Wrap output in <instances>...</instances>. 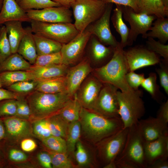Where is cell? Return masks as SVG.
Segmentation results:
<instances>
[{
    "instance_id": "1",
    "label": "cell",
    "mask_w": 168,
    "mask_h": 168,
    "mask_svg": "<svg viewBox=\"0 0 168 168\" xmlns=\"http://www.w3.org/2000/svg\"><path fill=\"white\" fill-rule=\"evenodd\" d=\"M124 48L119 44L115 47L114 54L106 64L92 70L93 75L102 83H108L120 91L128 92L134 90L128 85L125 78L129 72L124 54Z\"/></svg>"
},
{
    "instance_id": "2",
    "label": "cell",
    "mask_w": 168,
    "mask_h": 168,
    "mask_svg": "<svg viewBox=\"0 0 168 168\" xmlns=\"http://www.w3.org/2000/svg\"><path fill=\"white\" fill-rule=\"evenodd\" d=\"M79 119L84 132L96 142L124 128L119 117L107 118L83 107L80 111Z\"/></svg>"
},
{
    "instance_id": "3",
    "label": "cell",
    "mask_w": 168,
    "mask_h": 168,
    "mask_svg": "<svg viewBox=\"0 0 168 168\" xmlns=\"http://www.w3.org/2000/svg\"><path fill=\"white\" fill-rule=\"evenodd\" d=\"M26 98L30 109L32 122L59 113L73 97L67 91L51 94L35 90Z\"/></svg>"
},
{
    "instance_id": "4",
    "label": "cell",
    "mask_w": 168,
    "mask_h": 168,
    "mask_svg": "<svg viewBox=\"0 0 168 168\" xmlns=\"http://www.w3.org/2000/svg\"><path fill=\"white\" fill-rule=\"evenodd\" d=\"M142 91L133 90L128 92L118 91L119 114L124 128L138 123L145 114L144 103L142 97Z\"/></svg>"
},
{
    "instance_id": "5",
    "label": "cell",
    "mask_w": 168,
    "mask_h": 168,
    "mask_svg": "<svg viewBox=\"0 0 168 168\" xmlns=\"http://www.w3.org/2000/svg\"><path fill=\"white\" fill-rule=\"evenodd\" d=\"M144 142L138 123L129 127L124 147L115 161L128 162L136 168H147Z\"/></svg>"
},
{
    "instance_id": "6",
    "label": "cell",
    "mask_w": 168,
    "mask_h": 168,
    "mask_svg": "<svg viewBox=\"0 0 168 168\" xmlns=\"http://www.w3.org/2000/svg\"><path fill=\"white\" fill-rule=\"evenodd\" d=\"M107 3L103 0H75L71 7L74 24L79 32L98 20L105 12Z\"/></svg>"
},
{
    "instance_id": "7",
    "label": "cell",
    "mask_w": 168,
    "mask_h": 168,
    "mask_svg": "<svg viewBox=\"0 0 168 168\" xmlns=\"http://www.w3.org/2000/svg\"><path fill=\"white\" fill-rule=\"evenodd\" d=\"M30 22L33 33L62 44L68 43L79 33L74 25L72 23H50L32 20Z\"/></svg>"
},
{
    "instance_id": "8",
    "label": "cell",
    "mask_w": 168,
    "mask_h": 168,
    "mask_svg": "<svg viewBox=\"0 0 168 168\" xmlns=\"http://www.w3.org/2000/svg\"><path fill=\"white\" fill-rule=\"evenodd\" d=\"M121 6L123 17L130 26L127 46L132 45L139 35L143 38H147V32L151 30L153 21L157 17L154 15L137 13L129 7Z\"/></svg>"
},
{
    "instance_id": "9",
    "label": "cell",
    "mask_w": 168,
    "mask_h": 168,
    "mask_svg": "<svg viewBox=\"0 0 168 168\" xmlns=\"http://www.w3.org/2000/svg\"><path fill=\"white\" fill-rule=\"evenodd\" d=\"M103 84L93 110L107 118H120L117 96L118 88L109 84Z\"/></svg>"
},
{
    "instance_id": "10",
    "label": "cell",
    "mask_w": 168,
    "mask_h": 168,
    "mask_svg": "<svg viewBox=\"0 0 168 168\" xmlns=\"http://www.w3.org/2000/svg\"><path fill=\"white\" fill-rule=\"evenodd\" d=\"M124 54L129 72L159 64L158 55L142 46H136L124 50Z\"/></svg>"
},
{
    "instance_id": "11",
    "label": "cell",
    "mask_w": 168,
    "mask_h": 168,
    "mask_svg": "<svg viewBox=\"0 0 168 168\" xmlns=\"http://www.w3.org/2000/svg\"><path fill=\"white\" fill-rule=\"evenodd\" d=\"M5 128V142L9 145L34 136L32 123L29 120L15 116L1 118Z\"/></svg>"
},
{
    "instance_id": "12",
    "label": "cell",
    "mask_w": 168,
    "mask_h": 168,
    "mask_svg": "<svg viewBox=\"0 0 168 168\" xmlns=\"http://www.w3.org/2000/svg\"><path fill=\"white\" fill-rule=\"evenodd\" d=\"M91 35L86 28L68 43L62 44L60 51L62 63L68 66L78 61L82 55Z\"/></svg>"
},
{
    "instance_id": "13",
    "label": "cell",
    "mask_w": 168,
    "mask_h": 168,
    "mask_svg": "<svg viewBox=\"0 0 168 168\" xmlns=\"http://www.w3.org/2000/svg\"><path fill=\"white\" fill-rule=\"evenodd\" d=\"M128 128H124L99 142L101 157L106 163L115 160L124 145Z\"/></svg>"
},
{
    "instance_id": "14",
    "label": "cell",
    "mask_w": 168,
    "mask_h": 168,
    "mask_svg": "<svg viewBox=\"0 0 168 168\" xmlns=\"http://www.w3.org/2000/svg\"><path fill=\"white\" fill-rule=\"evenodd\" d=\"M26 12L31 20L50 23H71L72 21L71 11L62 6L30 9Z\"/></svg>"
},
{
    "instance_id": "15",
    "label": "cell",
    "mask_w": 168,
    "mask_h": 168,
    "mask_svg": "<svg viewBox=\"0 0 168 168\" xmlns=\"http://www.w3.org/2000/svg\"><path fill=\"white\" fill-rule=\"evenodd\" d=\"M113 3H107L102 15L87 29L104 45L116 47L119 43L112 34L110 26V19Z\"/></svg>"
},
{
    "instance_id": "16",
    "label": "cell",
    "mask_w": 168,
    "mask_h": 168,
    "mask_svg": "<svg viewBox=\"0 0 168 168\" xmlns=\"http://www.w3.org/2000/svg\"><path fill=\"white\" fill-rule=\"evenodd\" d=\"M86 79L75 95L82 107L94 110L103 84L94 75Z\"/></svg>"
},
{
    "instance_id": "17",
    "label": "cell",
    "mask_w": 168,
    "mask_h": 168,
    "mask_svg": "<svg viewBox=\"0 0 168 168\" xmlns=\"http://www.w3.org/2000/svg\"><path fill=\"white\" fill-rule=\"evenodd\" d=\"M93 70L89 59H83L75 66L68 69L65 76L67 92L73 97L82 83Z\"/></svg>"
},
{
    "instance_id": "18",
    "label": "cell",
    "mask_w": 168,
    "mask_h": 168,
    "mask_svg": "<svg viewBox=\"0 0 168 168\" xmlns=\"http://www.w3.org/2000/svg\"><path fill=\"white\" fill-rule=\"evenodd\" d=\"M138 124L144 142L154 140L168 134V124L156 117L140 119Z\"/></svg>"
},
{
    "instance_id": "19",
    "label": "cell",
    "mask_w": 168,
    "mask_h": 168,
    "mask_svg": "<svg viewBox=\"0 0 168 168\" xmlns=\"http://www.w3.org/2000/svg\"><path fill=\"white\" fill-rule=\"evenodd\" d=\"M144 149L148 166L159 159L168 160V134L154 140L144 142Z\"/></svg>"
},
{
    "instance_id": "20",
    "label": "cell",
    "mask_w": 168,
    "mask_h": 168,
    "mask_svg": "<svg viewBox=\"0 0 168 168\" xmlns=\"http://www.w3.org/2000/svg\"><path fill=\"white\" fill-rule=\"evenodd\" d=\"M68 66L63 63L43 67L31 65L27 70L33 81H39L50 78L65 76Z\"/></svg>"
},
{
    "instance_id": "21",
    "label": "cell",
    "mask_w": 168,
    "mask_h": 168,
    "mask_svg": "<svg viewBox=\"0 0 168 168\" xmlns=\"http://www.w3.org/2000/svg\"><path fill=\"white\" fill-rule=\"evenodd\" d=\"M14 21L30 22L31 20L16 0H3L0 11V26Z\"/></svg>"
},
{
    "instance_id": "22",
    "label": "cell",
    "mask_w": 168,
    "mask_h": 168,
    "mask_svg": "<svg viewBox=\"0 0 168 168\" xmlns=\"http://www.w3.org/2000/svg\"><path fill=\"white\" fill-rule=\"evenodd\" d=\"M25 29V34L19 44L17 53L33 65L38 56L36 46L30 27Z\"/></svg>"
},
{
    "instance_id": "23",
    "label": "cell",
    "mask_w": 168,
    "mask_h": 168,
    "mask_svg": "<svg viewBox=\"0 0 168 168\" xmlns=\"http://www.w3.org/2000/svg\"><path fill=\"white\" fill-rule=\"evenodd\" d=\"M115 48L110 46L106 47L96 37H93L91 42V50L94 61L100 67L103 66L111 58Z\"/></svg>"
},
{
    "instance_id": "24",
    "label": "cell",
    "mask_w": 168,
    "mask_h": 168,
    "mask_svg": "<svg viewBox=\"0 0 168 168\" xmlns=\"http://www.w3.org/2000/svg\"><path fill=\"white\" fill-rule=\"evenodd\" d=\"M22 22L10 21L4 24L11 46L12 54L17 53L20 42L26 33Z\"/></svg>"
},
{
    "instance_id": "25",
    "label": "cell",
    "mask_w": 168,
    "mask_h": 168,
    "mask_svg": "<svg viewBox=\"0 0 168 168\" xmlns=\"http://www.w3.org/2000/svg\"><path fill=\"white\" fill-rule=\"evenodd\" d=\"M137 6L138 13L154 15L157 18L168 16L161 0H138Z\"/></svg>"
},
{
    "instance_id": "26",
    "label": "cell",
    "mask_w": 168,
    "mask_h": 168,
    "mask_svg": "<svg viewBox=\"0 0 168 168\" xmlns=\"http://www.w3.org/2000/svg\"><path fill=\"white\" fill-rule=\"evenodd\" d=\"M38 82L36 91L51 94L67 91L65 76L55 77Z\"/></svg>"
},
{
    "instance_id": "27",
    "label": "cell",
    "mask_w": 168,
    "mask_h": 168,
    "mask_svg": "<svg viewBox=\"0 0 168 168\" xmlns=\"http://www.w3.org/2000/svg\"><path fill=\"white\" fill-rule=\"evenodd\" d=\"M122 16L121 5L116 4V7L113 10L111 20L116 31L120 36L121 40L120 44L124 48L127 46L130 29L124 22Z\"/></svg>"
},
{
    "instance_id": "28",
    "label": "cell",
    "mask_w": 168,
    "mask_h": 168,
    "mask_svg": "<svg viewBox=\"0 0 168 168\" xmlns=\"http://www.w3.org/2000/svg\"><path fill=\"white\" fill-rule=\"evenodd\" d=\"M31 65L17 53L12 54L0 63V73L7 71H27Z\"/></svg>"
},
{
    "instance_id": "29",
    "label": "cell",
    "mask_w": 168,
    "mask_h": 168,
    "mask_svg": "<svg viewBox=\"0 0 168 168\" xmlns=\"http://www.w3.org/2000/svg\"><path fill=\"white\" fill-rule=\"evenodd\" d=\"M33 37L38 55L60 52L62 44L52 39L35 34Z\"/></svg>"
},
{
    "instance_id": "30",
    "label": "cell",
    "mask_w": 168,
    "mask_h": 168,
    "mask_svg": "<svg viewBox=\"0 0 168 168\" xmlns=\"http://www.w3.org/2000/svg\"><path fill=\"white\" fill-rule=\"evenodd\" d=\"M149 31L147 33V38H157L159 41L165 44L168 40V18H157Z\"/></svg>"
},
{
    "instance_id": "31",
    "label": "cell",
    "mask_w": 168,
    "mask_h": 168,
    "mask_svg": "<svg viewBox=\"0 0 168 168\" xmlns=\"http://www.w3.org/2000/svg\"><path fill=\"white\" fill-rule=\"evenodd\" d=\"M156 80V74L151 72L147 78H145L141 86L150 94L152 99L161 104L165 97L160 91Z\"/></svg>"
},
{
    "instance_id": "32",
    "label": "cell",
    "mask_w": 168,
    "mask_h": 168,
    "mask_svg": "<svg viewBox=\"0 0 168 168\" xmlns=\"http://www.w3.org/2000/svg\"><path fill=\"white\" fill-rule=\"evenodd\" d=\"M53 136L66 138L69 123L58 114L46 118Z\"/></svg>"
},
{
    "instance_id": "33",
    "label": "cell",
    "mask_w": 168,
    "mask_h": 168,
    "mask_svg": "<svg viewBox=\"0 0 168 168\" xmlns=\"http://www.w3.org/2000/svg\"><path fill=\"white\" fill-rule=\"evenodd\" d=\"M72 98L58 113L69 123L79 120L82 107L75 95Z\"/></svg>"
},
{
    "instance_id": "34",
    "label": "cell",
    "mask_w": 168,
    "mask_h": 168,
    "mask_svg": "<svg viewBox=\"0 0 168 168\" xmlns=\"http://www.w3.org/2000/svg\"><path fill=\"white\" fill-rule=\"evenodd\" d=\"M32 80L30 74L27 71H7L0 73V81L2 87L6 88L17 82Z\"/></svg>"
},
{
    "instance_id": "35",
    "label": "cell",
    "mask_w": 168,
    "mask_h": 168,
    "mask_svg": "<svg viewBox=\"0 0 168 168\" xmlns=\"http://www.w3.org/2000/svg\"><path fill=\"white\" fill-rule=\"evenodd\" d=\"M81 127L78 120L69 123L66 138L67 152L71 153L75 150L80 137Z\"/></svg>"
},
{
    "instance_id": "36",
    "label": "cell",
    "mask_w": 168,
    "mask_h": 168,
    "mask_svg": "<svg viewBox=\"0 0 168 168\" xmlns=\"http://www.w3.org/2000/svg\"><path fill=\"white\" fill-rule=\"evenodd\" d=\"M38 83L35 81H25L17 82L6 88L19 96L26 97L35 90Z\"/></svg>"
},
{
    "instance_id": "37",
    "label": "cell",
    "mask_w": 168,
    "mask_h": 168,
    "mask_svg": "<svg viewBox=\"0 0 168 168\" xmlns=\"http://www.w3.org/2000/svg\"><path fill=\"white\" fill-rule=\"evenodd\" d=\"M18 3L25 12L30 9H41L48 7L61 6L51 0H20Z\"/></svg>"
},
{
    "instance_id": "38",
    "label": "cell",
    "mask_w": 168,
    "mask_h": 168,
    "mask_svg": "<svg viewBox=\"0 0 168 168\" xmlns=\"http://www.w3.org/2000/svg\"><path fill=\"white\" fill-rule=\"evenodd\" d=\"M43 144L52 152L67 153L66 141L63 138L51 135L41 140Z\"/></svg>"
},
{
    "instance_id": "39",
    "label": "cell",
    "mask_w": 168,
    "mask_h": 168,
    "mask_svg": "<svg viewBox=\"0 0 168 168\" xmlns=\"http://www.w3.org/2000/svg\"><path fill=\"white\" fill-rule=\"evenodd\" d=\"M31 123L34 136L41 140L52 135L46 118L37 119Z\"/></svg>"
},
{
    "instance_id": "40",
    "label": "cell",
    "mask_w": 168,
    "mask_h": 168,
    "mask_svg": "<svg viewBox=\"0 0 168 168\" xmlns=\"http://www.w3.org/2000/svg\"><path fill=\"white\" fill-rule=\"evenodd\" d=\"M4 149L7 163L21 162L27 161L28 157L22 150L13 148L4 142Z\"/></svg>"
},
{
    "instance_id": "41",
    "label": "cell",
    "mask_w": 168,
    "mask_h": 168,
    "mask_svg": "<svg viewBox=\"0 0 168 168\" xmlns=\"http://www.w3.org/2000/svg\"><path fill=\"white\" fill-rule=\"evenodd\" d=\"M12 54L5 26L0 27V63Z\"/></svg>"
},
{
    "instance_id": "42",
    "label": "cell",
    "mask_w": 168,
    "mask_h": 168,
    "mask_svg": "<svg viewBox=\"0 0 168 168\" xmlns=\"http://www.w3.org/2000/svg\"><path fill=\"white\" fill-rule=\"evenodd\" d=\"M146 41L147 48L149 50L163 58V60L168 62V45L165 44L154 38L148 37Z\"/></svg>"
},
{
    "instance_id": "43",
    "label": "cell",
    "mask_w": 168,
    "mask_h": 168,
    "mask_svg": "<svg viewBox=\"0 0 168 168\" xmlns=\"http://www.w3.org/2000/svg\"><path fill=\"white\" fill-rule=\"evenodd\" d=\"M62 63L60 52L38 55L34 65L43 67Z\"/></svg>"
},
{
    "instance_id": "44",
    "label": "cell",
    "mask_w": 168,
    "mask_h": 168,
    "mask_svg": "<svg viewBox=\"0 0 168 168\" xmlns=\"http://www.w3.org/2000/svg\"><path fill=\"white\" fill-rule=\"evenodd\" d=\"M16 100V110L14 116L30 121L31 112L26 97L19 96Z\"/></svg>"
},
{
    "instance_id": "45",
    "label": "cell",
    "mask_w": 168,
    "mask_h": 168,
    "mask_svg": "<svg viewBox=\"0 0 168 168\" xmlns=\"http://www.w3.org/2000/svg\"><path fill=\"white\" fill-rule=\"evenodd\" d=\"M52 168H71L73 167L66 153L52 152L50 153Z\"/></svg>"
},
{
    "instance_id": "46",
    "label": "cell",
    "mask_w": 168,
    "mask_h": 168,
    "mask_svg": "<svg viewBox=\"0 0 168 168\" xmlns=\"http://www.w3.org/2000/svg\"><path fill=\"white\" fill-rule=\"evenodd\" d=\"M16 107V99H7L0 101V117L14 116Z\"/></svg>"
},
{
    "instance_id": "47",
    "label": "cell",
    "mask_w": 168,
    "mask_h": 168,
    "mask_svg": "<svg viewBox=\"0 0 168 168\" xmlns=\"http://www.w3.org/2000/svg\"><path fill=\"white\" fill-rule=\"evenodd\" d=\"M159 67L156 69L161 86L166 94L168 95V62L161 60Z\"/></svg>"
},
{
    "instance_id": "48",
    "label": "cell",
    "mask_w": 168,
    "mask_h": 168,
    "mask_svg": "<svg viewBox=\"0 0 168 168\" xmlns=\"http://www.w3.org/2000/svg\"><path fill=\"white\" fill-rule=\"evenodd\" d=\"M145 78L144 73H137L134 71L128 72L125 76L126 81L129 86L135 91L139 89Z\"/></svg>"
},
{
    "instance_id": "49",
    "label": "cell",
    "mask_w": 168,
    "mask_h": 168,
    "mask_svg": "<svg viewBox=\"0 0 168 168\" xmlns=\"http://www.w3.org/2000/svg\"><path fill=\"white\" fill-rule=\"evenodd\" d=\"M76 146L75 157L79 165H84L88 161L87 152L82 143L79 141L77 142Z\"/></svg>"
},
{
    "instance_id": "50",
    "label": "cell",
    "mask_w": 168,
    "mask_h": 168,
    "mask_svg": "<svg viewBox=\"0 0 168 168\" xmlns=\"http://www.w3.org/2000/svg\"><path fill=\"white\" fill-rule=\"evenodd\" d=\"M20 142L21 149L24 152H32L35 150L37 147L36 142L31 137L24 138Z\"/></svg>"
},
{
    "instance_id": "51",
    "label": "cell",
    "mask_w": 168,
    "mask_h": 168,
    "mask_svg": "<svg viewBox=\"0 0 168 168\" xmlns=\"http://www.w3.org/2000/svg\"><path fill=\"white\" fill-rule=\"evenodd\" d=\"M106 3H115L117 5L129 7L138 13L137 6L138 0H103Z\"/></svg>"
},
{
    "instance_id": "52",
    "label": "cell",
    "mask_w": 168,
    "mask_h": 168,
    "mask_svg": "<svg viewBox=\"0 0 168 168\" xmlns=\"http://www.w3.org/2000/svg\"><path fill=\"white\" fill-rule=\"evenodd\" d=\"M37 158L40 165L45 168H52L51 158L50 153L41 152L37 156Z\"/></svg>"
},
{
    "instance_id": "53",
    "label": "cell",
    "mask_w": 168,
    "mask_h": 168,
    "mask_svg": "<svg viewBox=\"0 0 168 168\" xmlns=\"http://www.w3.org/2000/svg\"><path fill=\"white\" fill-rule=\"evenodd\" d=\"M157 111L156 117L168 124V100L162 102Z\"/></svg>"
},
{
    "instance_id": "54",
    "label": "cell",
    "mask_w": 168,
    "mask_h": 168,
    "mask_svg": "<svg viewBox=\"0 0 168 168\" xmlns=\"http://www.w3.org/2000/svg\"><path fill=\"white\" fill-rule=\"evenodd\" d=\"M18 95L8 90L0 88V101L7 99H17Z\"/></svg>"
},
{
    "instance_id": "55",
    "label": "cell",
    "mask_w": 168,
    "mask_h": 168,
    "mask_svg": "<svg viewBox=\"0 0 168 168\" xmlns=\"http://www.w3.org/2000/svg\"><path fill=\"white\" fill-rule=\"evenodd\" d=\"M6 159L4 140L0 141V168L5 167L7 164Z\"/></svg>"
},
{
    "instance_id": "56",
    "label": "cell",
    "mask_w": 168,
    "mask_h": 168,
    "mask_svg": "<svg viewBox=\"0 0 168 168\" xmlns=\"http://www.w3.org/2000/svg\"><path fill=\"white\" fill-rule=\"evenodd\" d=\"M168 160H158L148 166L147 168H168Z\"/></svg>"
},
{
    "instance_id": "57",
    "label": "cell",
    "mask_w": 168,
    "mask_h": 168,
    "mask_svg": "<svg viewBox=\"0 0 168 168\" xmlns=\"http://www.w3.org/2000/svg\"><path fill=\"white\" fill-rule=\"evenodd\" d=\"M61 6L70 8L75 0H51Z\"/></svg>"
},
{
    "instance_id": "58",
    "label": "cell",
    "mask_w": 168,
    "mask_h": 168,
    "mask_svg": "<svg viewBox=\"0 0 168 168\" xmlns=\"http://www.w3.org/2000/svg\"><path fill=\"white\" fill-rule=\"evenodd\" d=\"M5 135V127L2 119L0 117V141L4 140Z\"/></svg>"
},
{
    "instance_id": "59",
    "label": "cell",
    "mask_w": 168,
    "mask_h": 168,
    "mask_svg": "<svg viewBox=\"0 0 168 168\" xmlns=\"http://www.w3.org/2000/svg\"><path fill=\"white\" fill-rule=\"evenodd\" d=\"M105 168H117L116 165L115 161H111L104 166Z\"/></svg>"
},
{
    "instance_id": "60",
    "label": "cell",
    "mask_w": 168,
    "mask_h": 168,
    "mask_svg": "<svg viewBox=\"0 0 168 168\" xmlns=\"http://www.w3.org/2000/svg\"><path fill=\"white\" fill-rule=\"evenodd\" d=\"M166 11L168 12V0H161Z\"/></svg>"
},
{
    "instance_id": "61",
    "label": "cell",
    "mask_w": 168,
    "mask_h": 168,
    "mask_svg": "<svg viewBox=\"0 0 168 168\" xmlns=\"http://www.w3.org/2000/svg\"><path fill=\"white\" fill-rule=\"evenodd\" d=\"M3 0H0V11L1 10L3 3Z\"/></svg>"
},
{
    "instance_id": "62",
    "label": "cell",
    "mask_w": 168,
    "mask_h": 168,
    "mask_svg": "<svg viewBox=\"0 0 168 168\" xmlns=\"http://www.w3.org/2000/svg\"><path fill=\"white\" fill-rule=\"evenodd\" d=\"M2 84H1V82L0 81V88H2Z\"/></svg>"
},
{
    "instance_id": "63",
    "label": "cell",
    "mask_w": 168,
    "mask_h": 168,
    "mask_svg": "<svg viewBox=\"0 0 168 168\" xmlns=\"http://www.w3.org/2000/svg\"><path fill=\"white\" fill-rule=\"evenodd\" d=\"M20 0H16V1L18 3Z\"/></svg>"
}]
</instances>
